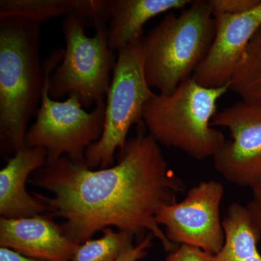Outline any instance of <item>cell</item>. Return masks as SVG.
<instances>
[{"instance_id": "6da1fadb", "label": "cell", "mask_w": 261, "mask_h": 261, "mask_svg": "<svg viewBox=\"0 0 261 261\" xmlns=\"http://www.w3.org/2000/svg\"><path fill=\"white\" fill-rule=\"evenodd\" d=\"M116 165L90 169L66 156L33 173L29 183L50 192H32L47 214L63 220L62 229L81 245L105 228L116 227L134 237L146 231L165 251L176 248L156 221L163 206L177 202L185 184L169 167L160 145L142 128L119 149Z\"/></svg>"}, {"instance_id": "7a4b0ae2", "label": "cell", "mask_w": 261, "mask_h": 261, "mask_svg": "<svg viewBox=\"0 0 261 261\" xmlns=\"http://www.w3.org/2000/svg\"><path fill=\"white\" fill-rule=\"evenodd\" d=\"M40 23L0 20V147L5 159L25 148L27 128L44 88Z\"/></svg>"}, {"instance_id": "3957f363", "label": "cell", "mask_w": 261, "mask_h": 261, "mask_svg": "<svg viewBox=\"0 0 261 261\" xmlns=\"http://www.w3.org/2000/svg\"><path fill=\"white\" fill-rule=\"evenodd\" d=\"M228 91L229 85L207 88L189 79L171 94L155 93L144 108L142 123L160 145L199 161L213 158L226 142L211 123Z\"/></svg>"}, {"instance_id": "277c9868", "label": "cell", "mask_w": 261, "mask_h": 261, "mask_svg": "<svg viewBox=\"0 0 261 261\" xmlns=\"http://www.w3.org/2000/svg\"><path fill=\"white\" fill-rule=\"evenodd\" d=\"M215 28L209 0L192 1L178 14L166 15L142 37L149 87L171 94L192 78L212 44Z\"/></svg>"}, {"instance_id": "5b68a950", "label": "cell", "mask_w": 261, "mask_h": 261, "mask_svg": "<svg viewBox=\"0 0 261 261\" xmlns=\"http://www.w3.org/2000/svg\"><path fill=\"white\" fill-rule=\"evenodd\" d=\"M65 49L56 48L43 62L44 73L42 100L36 121L27 130L25 145L45 149L47 163L65 154L74 163H84L87 148L102 135L106 102L96 105L90 113L84 111L79 97L71 94L63 102L49 94L51 73L63 61Z\"/></svg>"}, {"instance_id": "8992f818", "label": "cell", "mask_w": 261, "mask_h": 261, "mask_svg": "<svg viewBox=\"0 0 261 261\" xmlns=\"http://www.w3.org/2000/svg\"><path fill=\"white\" fill-rule=\"evenodd\" d=\"M142 39L118 50L107 94L102 135L89 146L84 164L90 169L114 165L117 150L123 148L132 126L142 122L146 104L155 93L147 84Z\"/></svg>"}, {"instance_id": "52a82bcc", "label": "cell", "mask_w": 261, "mask_h": 261, "mask_svg": "<svg viewBox=\"0 0 261 261\" xmlns=\"http://www.w3.org/2000/svg\"><path fill=\"white\" fill-rule=\"evenodd\" d=\"M85 28L79 17L65 16V54L49 78V94L53 99L75 94L83 108H89L104 101L117 58L108 45L106 25L96 28L92 37Z\"/></svg>"}, {"instance_id": "ba28073f", "label": "cell", "mask_w": 261, "mask_h": 261, "mask_svg": "<svg viewBox=\"0 0 261 261\" xmlns=\"http://www.w3.org/2000/svg\"><path fill=\"white\" fill-rule=\"evenodd\" d=\"M224 195L221 182L201 181L188 190L183 200L163 206L156 221L176 247L188 245L216 255L225 241L220 211Z\"/></svg>"}, {"instance_id": "9c48e42d", "label": "cell", "mask_w": 261, "mask_h": 261, "mask_svg": "<svg viewBox=\"0 0 261 261\" xmlns=\"http://www.w3.org/2000/svg\"><path fill=\"white\" fill-rule=\"evenodd\" d=\"M211 123L231 136L212 158L215 169L236 186L260 185L261 107L240 101L216 113Z\"/></svg>"}, {"instance_id": "30bf717a", "label": "cell", "mask_w": 261, "mask_h": 261, "mask_svg": "<svg viewBox=\"0 0 261 261\" xmlns=\"http://www.w3.org/2000/svg\"><path fill=\"white\" fill-rule=\"evenodd\" d=\"M215 34L203 61L192 78L207 88L229 85L239 62L261 27V3L240 15L214 14Z\"/></svg>"}, {"instance_id": "8fae6325", "label": "cell", "mask_w": 261, "mask_h": 261, "mask_svg": "<svg viewBox=\"0 0 261 261\" xmlns=\"http://www.w3.org/2000/svg\"><path fill=\"white\" fill-rule=\"evenodd\" d=\"M49 215L0 219V245L42 261H70L79 245Z\"/></svg>"}, {"instance_id": "7c38bea8", "label": "cell", "mask_w": 261, "mask_h": 261, "mask_svg": "<svg viewBox=\"0 0 261 261\" xmlns=\"http://www.w3.org/2000/svg\"><path fill=\"white\" fill-rule=\"evenodd\" d=\"M45 149L25 147L8 160L0 171V214L4 219H21L47 214L40 200L27 190L33 173L45 166Z\"/></svg>"}, {"instance_id": "4fadbf2b", "label": "cell", "mask_w": 261, "mask_h": 261, "mask_svg": "<svg viewBox=\"0 0 261 261\" xmlns=\"http://www.w3.org/2000/svg\"><path fill=\"white\" fill-rule=\"evenodd\" d=\"M191 0H109L108 42L111 51L142 39L143 27L158 15L183 10Z\"/></svg>"}, {"instance_id": "5bb4252c", "label": "cell", "mask_w": 261, "mask_h": 261, "mask_svg": "<svg viewBox=\"0 0 261 261\" xmlns=\"http://www.w3.org/2000/svg\"><path fill=\"white\" fill-rule=\"evenodd\" d=\"M222 224L224 245L213 261H261L257 248L260 238L245 206L238 202L229 205Z\"/></svg>"}, {"instance_id": "9a60e30c", "label": "cell", "mask_w": 261, "mask_h": 261, "mask_svg": "<svg viewBox=\"0 0 261 261\" xmlns=\"http://www.w3.org/2000/svg\"><path fill=\"white\" fill-rule=\"evenodd\" d=\"M241 101L261 107V27L252 38L229 82Z\"/></svg>"}, {"instance_id": "2e32d148", "label": "cell", "mask_w": 261, "mask_h": 261, "mask_svg": "<svg viewBox=\"0 0 261 261\" xmlns=\"http://www.w3.org/2000/svg\"><path fill=\"white\" fill-rule=\"evenodd\" d=\"M80 0H1L0 20L22 19L40 23L61 15H74Z\"/></svg>"}, {"instance_id": "e0dca14e", "label": "cell", "mask_w": 261, "mask_h": 261, "mask_svg": "<svg viewBox=\"0 0 261 261\" xmlns=\"http://www.w3.org/2000/svg\"><path fill=\"white\" fill-rule=\"evenodd\" d=\"M103 235L79 245L70 261H116L134 247L135 237L124 231L105 228Z\"/></svg>"}, {"instance_id": "ac0fdd59", "label": "cell", "mask_w": 261, "mask_h": 261, "mask_svg": "<svg viewBox=\"0 0 261 261\" xmlns=\"http://www.w3.org/2000/svg\"><path fill=\"white\" fill-rule=\"evenodd\" d=\"M214 14L240 15L256 8L261 0H209Z\"/></svg>"}, {"instance_id": "d6986e66", "label": "cell", "mask_w": 261, "mask_h": 261, "mask_svg": "<svg viewBox=\"0 0 261 261\" xmlns=\"http://www.w3.org/2000/svg\"><path fill=\"white\" fill-rule=\"evenodd\" d=\"M214 255L188 245H180L169 252L166 261H213Z\"/></svg>"}, {"instance_id": "ffe728a7", "label": "cell", "mask_w": 261, "mask_h": 261, "mask_svg": "<svg viewBox=\"0 0 261 261\" xmlns=\"http://www.w3.org/2000/svg\"><path fill=\"white\" fill-rule=\"evenodd\" d=\"M152 233H148L141 240L136 246L127 250L116 261H139L143 259L147 255V250L152 247V240L154 239Z\"/></svg>"}, {"instance_id": "44dd1931", "label": "cell", "mask_w": 261, "mask_h": 261, "mask_svg": "<svg viewBox=\"0 0 261 261\" xmlns=\"http://www.w3.org/2000/svg\"><path fill=\"white\" fill-rule=\"evenodd\" d=\"M254 227L261 239V198L253 197L246 206Z\"/></svg>"}, {"instance_id": "7402d4cb", "label": "cell", "mask_w": 261, "mask_h": 261, "mask_svg": "<svg viewBox=\"0 0 261 261\" xmlns=\"http://www.w3.org/2000/svg\"><path fill=\"white\" fill-rule=\"evenodd\" d=\"M0 261H42L30 258L6 247L0 248Z\"/></svg>"}, {"instance_id": "603a6c76", "label": "cell", "mask_w": 261, "mask_h": 261, "mask_svg": "<svg viewBox=\"0 0 261 261\" xmlns=\"http://www.w3.org/2000/svg\"><path fill=\"white\" fill-rule=\"evenodd\" d=\"M252 190L253 197H258V198H261V184L260 185L254 187V188H252Z\"/></svg>"}]
</instances>
